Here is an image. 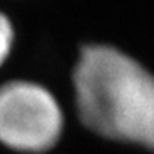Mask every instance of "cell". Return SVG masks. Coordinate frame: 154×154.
<instances>
[{
	"label": "cell",
	"instance_id": "cell-1",
	"mask_svg": "<svg viewBox=\"0 0 154 154\" xmlns=\"http://www.w3.org/2000/svg\"><path fill=\"white\" fill-rule=\"evenodd\" d=\"M81 123L106 139L154 150V75L123 51L85 45L73 69Z\"/></svg>",
	"mask_w": 154,
	"mask_h": 154
},
{
	"label": "cell",
	"instance_id": "cell-2",
	"mask_svg": "<svg viewBox=\"0 0 154 154\" xmlns=\"http://www.w3.org/2000/svg\"><path fill=\"white\" fill-rule=\"evenodd\" d=\"M63 112L45 87L30 81L0 85V142L21 153H45L58 142Z\"/></svg>",
	"mask_w": 154,
	"mask_h": 154
},
{
	"label": "cell",
	"instance_id": "cell-3",
	"mask_svg": "<svg viewBox=\"0 0 154 154\" xmlns=\"http://www.w3.org/2000/svg\"><path fill=\"white\" fill-rule=\"evenodd\" d=\"M14 42V29L6 15L0 12V66L8 58Z\"/></svg>",
	"mask_w": 154,
	"mask_h": 154
}]
</instances>
